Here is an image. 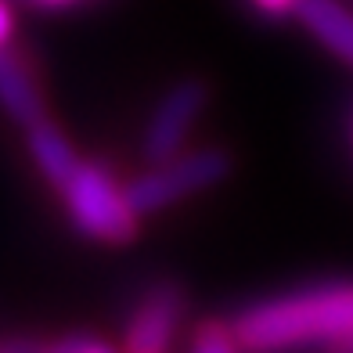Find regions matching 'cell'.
Here are the masks:
<instances>
[{
	"mask_svg": "<svg viewBox=\"0 0 353 353\" xmlns=\"http://www.w3.org/2000/svg\"><path fill=\"white\" fill-rule=\"evenodd\" d=\"M231 332L249 353H281L296 346L353 353V281H321L252 303L238 314Z\"/></svg>",
	"mask_w": 353,
	"mask_h": 353,
	"instance_id": "cell-1",
	"label": "cell"
},
{
	"mask_svg": "<svg viewBox=\"0 0 353 353\" xmlns=\"http://www.w3.org/2000/svg\"><path fill=\"white\" fill-rule=\"evenodd\" d=\"M65 199V213L72 228L101 245H126L137 234V210L126 188L116 184L101 163H79L76 173L61 188Z\"/></svg>",
	"mask_w": 353,
	"mask_h": 353,
	"instance_id": "cell-2",
	"label": "cell"
},
{
	"mask_svg": "<svg viewBox=\"0 0 353 353\" xmlns=\"http://www.w3.org/2000/svg\"><path fill=\"white\" fill-rule=\"evenodd\" d=\"M228 173H231L228 155L216 148H199L188 155H173L166 163H155L152 173H144V176L126 184V195H130L137 213H159L173 202L195 195V191L220 184Z\"/></svg>",
	"mask_w": 353,
	"mask_h": 353,
	"instance_id": "cell-3",
	"label": "cell"
},
{
	"mask_svg": "<svg viewBox=\"0 0 353 353\" xmlns=\"http://www.w3.org/2000/svg\"><path fill=\"white\" fill-rule=\"evenodd\" d=\"M205 98H210V90H205L202 79H181V83L166 90V98L155 105L148 130H144V155L152 163H166V159L181 152L191 126L202 116Z\"/></svg>",
	"mask_w": 353,
	"mask_h": 353,
	"instance_id": "cell-4",
	"label": "cell"
},
{
	"mask_svg": "<svg viewBox=\"0 0 353 353\" xmlns=\"http://www.w3.org/2000/svg\"><path fill=\"white\" fill-rule=\"evenodd\" d=\"M181 314H184L181 288H173V285L152 288L137 303L130 325H126V353H163L173 339Z\"/></svg>",
	"mask_w": 353,
	"mask_h": 353,
	"instance_id": "cell-5",
	"label": "cell"
},
{
	"mask_svg": "<svg viewBox=\"0 0 353 353\" xmlns=\"http://www.w3.org/2000/svg\"><path fill=\"white\" fill-rule=\"evenodd\" d=\"M296 19L314 33L321 47L353 65V11L339 0H299Z\"/></svg>",
	"mask_w": 353,
	"mask_h": 353,
	"instance_id": "cell-6",
	"label": "cell"
},
{
	"mask_svg": "<svg viewBox=\"0 0 353 353\" xmlns=\"http://www.w3.org/2000/svg\"><path fill=\"white\" fill-rule=\"evenodd\" d=\"M26 144H29V155H33L37 170L47 176V184L54 188H65V181L76 173L79 159H76V148L69 144V137L58 130L51 119H37L26 126Z\"/></svg>",
	"mask_w": 353,
	"mask_h": 353,
	"instance_id": "cell-7",
	"label": "cell"
},
{
	"mask_svg": "<svg viewBox=\"0 0 353 353\" xmlns=\"http://www.w3.org/2000/svg\"><path fill=\"white\" fill-rule=\"evenodd\" d=\"M0 108H4L14 123H22V126L43 119L40 87L33 83L29 69L14 54H8L4 47H0Z\"/></svg>",
	"mask_w": 353,
	"mask_h": 353,
	"instance_id": "cell-8",
	"label": "cell"
},
{
	"mask_svg": "<svg viewBox=\"0 0 353 353\" xmlns=\"http://www.w3.org/2000/svg\"><path fill=\"white\" fill-rule=\"evenodd\" d=\"M238 350H242V343L234 339V332H228L216 321L202 325L195 332V339H191V353H238Z\"/></svg>",
	"mask_w": 353,
	"mask_h": 353,
	"instance_id": "cell-9",
	"label": "cell"
},
{
	"mask_svg": "<svg viewBox=\"0 0 353 353\" xmlns=\"http://www.w3.org/2000/svg\"><path fill=\"white\" fill-rule=\"evenodd\" d=\"M252 11H260L263 19H285V14H296L299 0H249Z\"/></svg>",
	"mask_w": 353,
	"mask_h": 353,
	"instance_id": "cell-10",
	"label": "cell"
},
{
	"mask_svg": "<svg viewBox=\"0 0 353 353\" xmlns=\"http://www.w3.org/2000/svg\"><path fill=\"white\" fill-rule=\"evenodd\" d=\"M79 339H83V335H61V339L47 343V346H37V353H76Z\"/></svg>",
	"mask_w": 353,
	"mask_h": 353,
	"instance_id": "cell-11",
	"label": "cell"
},
{
	"mask_svg": "<svg viewBox=\"0 0 353 353\" xmlns=\"http://www.w3.org/2000/svg\"><path fill=\"white\" fill-rule=\"evenodd\" d=\"M0 353H37L33 339H0Z\"/></svg>",
	"mask_w": 353,
	"mask_h": 353,
	"instance_id": "cell-12",
	"label": "cell"
},
{
	"mask_svg": "<svg viewBox=\"0 0 353 353\" xmlns=\"http://www.w3.org/2000/svg\"><path fill=\"white\" fill-rule=\"evenodd\" d=\"M11 29H14V19H11V8L0 0V47L8 43V37H11Z\"/></svg>",
	"mask_w": 353,
	"mask_h": 353,
	"instance_id": "cell-13",
	"label": "cell"
},
{
	"mask_svg": "<svg viewBox=\"0 0 353 353\" xmlns=\"http://www.w3.org/2000/svg\"><path fill=\"white\" fill-rule=\"evenodd\" d=\"M76 353H116V350H112L108 343H101V339H90V335H83Z\"/></svg>",
	"mask_w": 353,
	"mask_h": 353,
	"instance_id": "cell-14",
	"label": "cell"
},
{
	"mask_svg": "<svg viewBox=\"0 0 353 353\" xmlns=\"http://www.w3.org/2000/svg\"><path fill=\"white\" fill-rule=\"evenodd\" d=\"M37 8H72V4H79V0H33Z\"/></svg>",
	"mask_w": 353,
	"mask_h": 353,
	"instance_id": "cell-15",
	"label": "cell"
}]
</instances>
